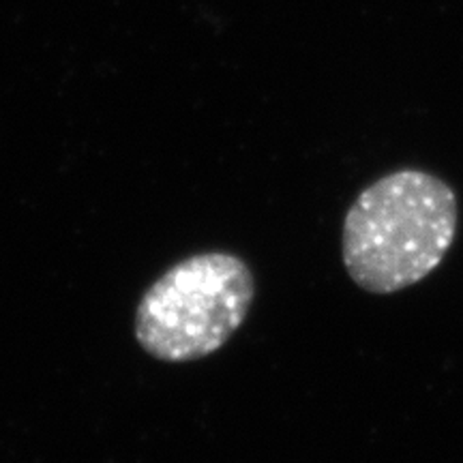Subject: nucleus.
<instances>
[{
  "label": "nucleus",
  "mask_w": 463,
  "mask_h": 463,
  "mask_svg": "<svg viewBox=\"0 0 463 463\" xmlns=\"http://www.w3.org/2000/svg\"><path fill=\"white\" fill-rule=\"evenodd\" d=\"M459 202L453 187L422 170H399L352 202L341 230L347 275L372 294H395L430 277L453 247Z\"/></svg>",
  "instance_id": "1"
},
{
  "label": "nucleus",
  "mask_w": 463,
  "mask_h": 463,
  "mask_svg": "<svg viewBox=\"0 0 463 463\" xmlns=\"http://www.w3.org/2000/svg\"><path fill=\"white\" fill-rule=\"evenodd\" d=\"M256 279L234 253L208 251L181 260L150 286L136 311V339L164 363L215 354L245 324Z\"/></svg>",
  "instance_id": "2"
}]
</instances>
